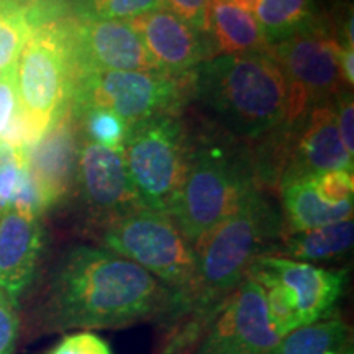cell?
Returning <instances> with one entry per match:
<instances>
[{"mask_svg": "<svg viewBox=\"0 0 354 354\" xmlns=\"http://www.w3.org/2000/svg\"><path fill=\"white\" fill-rule=\"evenodd\" d=\"M46 8L39 6H0V73L17 64L21 48L41 20Z\"/></svg>", "mask_w": 354, "mask_h": 354, "instance_id": "obj_23", "label": "cell"}, {"mask_svg": "<svg viewBox=\"0 0 354 354\" xmlns=\"http://www.w3.org/2000/svg\"><path fill=\"white\" fill-rule=\"evenodd\" d=\"M151 57L154 68L171 76L192 74L214 57L210 39L165 7L128 20Z\"/></svg>", "mask_w": 354, "mask_h": 354, "instance_id": "obj_15", "label": "cell"}, {"mask_svg": "<svg viewBox=\"0 0 354 354\" xmlns=\"http://www.w3.org/2000/svg\"><path fill=\"white\" fill-rule=\"evenodd\" d=\"M6 3H15V6H26V3H30V0H0V6H6Z\"/></svg>", "mask_w": 354, "mask_h": 354, "instance_id": "obj_35", "label": "cell"}, {"mask_svg": "<svg viewBox=\"0 0 354 354\" xmlns=\"http://www.w3.org/2000/svg\"><path fill=\"white\" fill-rule=\"evenodd\" d=\"M209 39L214 56L266 55L271 50L254 15L225 0H209Z\"/></svg>", "mask_w": 354, "mask_h": 354, "instance_id": "obj_18", "label": "cell"}, {"mask_svg": "<svg viewBox=\"0 0 354 354\" xmlns=\"http://www.w3.org/2000/svg\"><path fill=\"white\" fill-rule=\"evenodd\" d=\"M68 26L74 77L107 71H158L128 20L79 19Z\"/></svg>", "mask_w": 354, "mask_h": 354, "instance_id": "obj_13", "label": "cell"}, {"mask_svg": "<svg viewBox=\"0 0 354 354\" xmlns=\"http://www.w3.org/2000/svg\"><path fill=\"white\" fill-rule=\"evenodd\" d=\"M20 104L17 94L15 66L0 73V143L6 141L8 133L20 120Z\"/></svg>", "mask_w": 354, "mask_h": 354, "instance_id": "obj_28", "label": "cell"}, {"mask_svg": "<svg viewBox=\"0 0 354 354\" xmlns=\"http://www.w3.org/2000/svg\"><path fill=\"white\" fill-rule=\"evenodd\" d=\"M48 354H113L110 344L92 331L81 330L64 335Z\"/></svg>", "mask_w": 354, "mask_h": 354, "instance_id": "obj_29", "label": "cell"}, {"mask_svg": "<svg viewBox=\"0 0 354 354\" xmlns=\"http://www.w3.org/2000/svg\"><path fill=\"white\" fill-rule=\"evenodd\" d=\"M277 342L263 287L246 276L216 308L192 354H268Z\"/></svg>", "mask_w": 354, "mask_h": 354, "instance_id": "obj_11", "label": "cell"}, {"mask_svg": "<svg viewBox=\"0 0 354 354\" xmlns=\"http://www.w3.org/2000/svg\"><path fill=\"white\" fill-rule=\"evenodd\" d=\"M79 146V120L69 104L51 127L24 149L26 169L44 212L63 202L77 180Z\"/></svg>", "mask_w": 354, "mask_h": 354, "instance_id": "obj_14", "label": "cell"}, {"mask_svg": "<svg viewBox=\"0 0 354 354\" xmlns=\"http://www.w3.org/2000/svg\"><path fill=\"white\" fill-rule=\"evenodd\" d=\"M339 71H342L344 86L351 91L354 84V48L342 46V50H339Z\"/></svg>", "mask_w": 354, "mask_h": 354, "instance_id": "obj_33", "label": "cell"}, {"mask_svg": "<svg viewBox=\"0 0 354 354\" xmlns=\"http://www.w3.org/2000/svg\"><path fill=\"white\" fill-rule=\"evenodd\" d=\"M185 315L171 289L104 246L69 248L56 264L39 307L43 331L125 328Z\"/></svg>", "mask_w": 354, "mask_h": 354, "instance_id": "obj_1", "label": "cell"}, {"mask_svg": "<svg viewBox=\"0 0 354 354\" xmlns=\"http://www.w3.org/2000/svg\"><path fill=\"white\" fill-rule=\"evenodd\" d=\"M331 104H333L336 123L344 148L354 156V102L351 92H342Z\"/></svg>", "mask_w": 354, "mask_h": 354, "instance_id": "obj_32", "label": "cell"}, {"mask_svg": "<svg viewBox=\"0 0 354 354\" xmlns=\"http://www.w3.org/2000/svg\"><path fill=\"white\" fill-rule=\"evenodd\" d=\"M225 2H230L232 6L241 8V10L251 13V15H254L256 3H258V0H225Z\"/></svg>", "mask_w": 354, "mask_h": 354, "instance_id": "obj_34", "label": "cell"}, {"mask_svg": "<svg viewBox=\"0 0 354 354\" xmlns=\"http://www.w3.org/2000/svg\"><path fill=\"white\" fill-rule=\"evenodd\" d=\"M19 335L20 318L17 305L0 290V354H13Z\"/></svg>", "mask_w": 354, "mask_h": 354, "instance_id": "obj_31", "label": "cell"}, {"mask_svg": "<svg viewBox=\"0 0 354 354\" xmlns=\"http://www.w3.org/2000/svg\"><path fill=\"white\" fill-rule=\"evenodd\" d=\"M284 230L282 216L259 189L248 194L232 215L194 245L197 294L190 315H214L248 276L254 261L272 253Z\"/></svg>", "mask_w": 354, "mask_h": 354, "instance_id": "obj_4", "label": "cell"}, {"mask_svg": "<svg viewBox=\"0 0 354 354\" xmlns=\"http://www.w3.org/2000/svg\"><path fill=\"white\" fill-rule=\"evenodd\" d=\"M194 73L185 76H171L161 71L79 74L74 77L71 107L110 110L131 127L158 115L179 112L192 97Z\"/></svg>", "mask_w": 354, "mask_h": 354, "instance_id": "obj_9", "label": "cell"}, {"mask_svg": "<svg viewBox=\"0 0 354 354\" xmlns=\"http://www.w3.org/2000/svg\"><path fill=\"white\" fill-rule=\"evenodd\" d=\"M268 354H354L351 328L343 317L331 313L281 336Z\"/></svg>", "mask_w": 354, "mask_h": 354, "instance_id": "obj_21", "label": "cell"}, {"mask_svg": "<svg viewBox=\"0 0 354 354\" xmlns=\"http://www.w3.org/2000/svg\"><path fill=\"white\" fill-rule=\"evenodd\" d=\"M263 287L269 317L279 338L335 313L348 282V269H328L266 254L248 271Z\"/></svg>", "mask_w": 354, "mask_h": 354, "instance_id": "obj_7", "label": "cell"}, {"mask_svg": "<svg viewBox=\"0 0 354 354\" xmlns=\"http://www.w3.org/2000/svg\"><path fill=\"white\" fill-rule=\"evenodd\" d=\"M342 44L325 21L271 44V56L287 84V125H299L317 105L348 91L339 71Z\"/></svg>", "mask_w": 354, "mask_h": 354, "instance_id": "obj_10", "label": "cell"}, {"mask_svg": "<svg viewBox=\"0 0 354 354\" xmlns=\"http://www.w3.org/2000/svg\"><path fill=\"white\" fill-rule=\"evenodd\" d=\"M86 214L95 230L143 209L122 151L81 138L77 180Z\"/></svg>", "mask_w": 354, "mask_h": 354, "instance_id": "obj_12", "label": "cell"}, {"mask_svg": "<svg viewBox=\"0 0 354 354\" xmlns=\"http://www.w3.org/2000/svg\"><path fill=\"white\" fill-rule=\"evenodd\" d=\"M284 205V232H304L353 218V203L330 205L323 202L313 187L312 179H295L281 185Z\"/></svg>", "mask_w": 354, "mask_h": 354, "instance_id": "obj_20", "label": "cell"}, {"mask_svg": "<svg viewBox=\"0 0 354 354\" xmlns=\"http://www.w3.org/2000/svg\"><path fill=\"white\" fill-rule=\"evenodd\" d=\"M192 95L218 130L253 143L286 123L287 84L271 50L266 55H220L194 73Z\"/></svg>", "mask_w": 354, "mask_h": 354, "instance_id": "obj_2", "label": "cell"}, {"mask_svg": "<svg viewBox=\"0 0 354 354\" xmlns=\"http://www.w3.org/2000/svg\"><path fill=\"white\" fill-rule=\"evenodd\" d=\"M43 251L39 216L8 209L0 214V290L19 307Z\"/></svg>", "mask_w": 354, "mask_h": 354, "instance_id": "obj_17", "label": "cell"}, {"mask_svg": "<svg viewBox=\"0 0 354 354\" xmlns=\"http://www.w3.org/2000/svg\"><path fill=\"white\" fill-rule=\"evenodd\" d=\"M28 183L24 149L0 143V214L15 205Z\"/></svg>", "mask_w": 354, "mask_h": 354, "instance_id": "obj_25", "label": "cell"}, {"mask_svg": "<svg viewBox=\"0 0 354 354\" xmlns=\"http://www.w3.org/2000/svg\"><path fill=\"white\" fill-rule=\"evenodd\" d=\"M15 82L32 145L71 104L74 63L68 21L50 19L48 10L44 12L21 48Z\"/></svg>", "mask_w": 354, "mask_h": 354, "instance_id": "obj_5", "label": "cell"}, {"mask_svg": "<svg viewBox=\"0 0 354 354\" xmlns=\"http://www.w3.org/2000/svg\"><path fill=\"white\" fill-rule=\"evenodd\" d=\"M104 248L133 261L179 297L185 315L197 294V259L167 214L140 209L99 230Z\"/></svg>", "mask_w": 354, "mask_h": 354, "instance_id": "obj_6", "label": "cell"}, {"mask_svg": "<svg viewBox=\"0 0 354 354\" xmlns=\"http://www.w3.org/2000/svg\"><path fill=\"white\" fill-rule=\"evenodd\" d=\"M79 19L131 20L162 7L161 0H74Z\"/></svg>", "mask_w": 354, "mask_h": 354, "instance_id": "obj_26", "label": "cell"}, {"mask_svg": "<svg viewBox=\"0 0 354 354\" xmlns=\"http://www.w3.org/2000/svg\"><path fill=\"white\" fill-rule=\"evenodd\" d=\"M353 243L354 221L348 218L304 232H284L271 254L313 264L348 254Z\"/></svg>", "mask_w": 354, "mask_h": 354, "instance_id": "obj_19", "label": "cell"}, {"mask_svg": "<svg viewBox=\"0 0 354 354\" xmlns=\"http://www.w3.org/2000/svg\"><path fill=\"white\" fill-rule=\"evenodd\" d=\"M73 112L79 120V130L84 133L82 138L115 151H123L130 125L122 117L104 109H73Z\"/></svg>", "mask_w": 354, "mask_h": 354, "instance_id": "obj_24", "label": "cell"}, {"mask_svg": "<svg viewBox=\"0 0 354 354\" xmlns=\"http://www.w3.org/2000/svg\"><path fill=\"white\" fill-rule=\"evenodd\" d=\"M162 7L209 37V0H161Z\"/></svg>", "mask_w": 354, "mask_h": 354, "instance_id": "obj_30", "label": "cell"}, {"mask_svg": "<svg viewBox=\"0 0 354 354\" xmlns=\"http://www.w3.org/2000/svg\"><path fill=\"white\" fill-rule=\"evenodd\" d=\"M254 19L269 46L322 24L315 0H258Z\"/></svg>", "mask_w": 354, "mask_h": 354, "instance_id": "obj_22", "label": "cell"}, {"mask_svg": "<svg viewBox=\"0 0 354 354\" xmlns=\"http://www.w3.org/2000/svg\"><path fill=\"white\" fill-rule=\"evenodd\" d=\"M254 189L251 149L221 130L201 133L190 140L187 172L167 215L194 246Z\"/></svg>", "mask_w": 354, "mask_h": 354, "instance_id": "obj_3", "label": "cell"}, {"mask_svg": "<svg viewBox=\"0 0 354 354\" xmlns=\"http://www.w3.org/2000/svg\"><path fill=\"white\" fill-rule=\"evenodd\" d=\"M353 158L339 136L333 104L317 105L299 123L282 184L330 171H353Z\"/></svg>", "mask_w": 354, "mask_h": 354, "instance_id": "obj_16", "label": "cell"}, {"mask_svg": "<svg viewBox=\"0 0 354 354\" xmlns=\"http://www.w3.org/2000/svg\"><path fill=\"white\" fill-rule=\"evenodd\" d=\"M317 194L323 202L330 205H343L353 202L354 197V176L349 169H338L323 172L310 177Z\"/></svg>", "mask_w": 354, "mask_h": 354, "instance_id": "obj_27", "label": "cell"}, {"mask_svg": "<svg viewBox=\"0 0 354 354\" xmlns=\"http://www.w3.org/2000/svg\"><path fill=\"white\" fill-rule=\"evenodd\" d=\"M190 136L177 113L135 123L123 158L143 209L169 214L187 172Z\"/></svg>", "mask_w": 354, "mask_h": 354, "instance_id": "obj_8", "label": "cell"}]
</instances>
